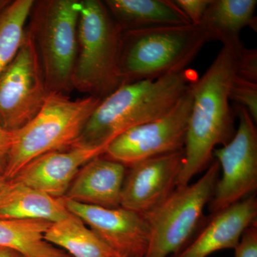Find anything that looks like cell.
I'll use <instances>...</instances> for the list:
<instances>
[{"instance_id":"obj_1","label":"cell","mask_w":257,"mask_h":257,"mask_svg":"<svg viewBox=\"0 0 257 257\" xmlns=\"http://www.w3.org/2000/svg\"><path fill=\"white\" fill-rule=\"evenodd\" d=\"M236 75L234 51L223 45L205 73L193 85L183 167L177 187L187 185L196 175L207 170L214 160L216 147L223 146L234 137L236 130L229 92Z\"/></svg>"},{"instance_id":"obj_17","label":"cell","mask_w":257,"mask_h":257,"mask_svg":"<svg viewBox=\"0 0 257 257\" xmlns=\"http://www.w3.org/2000/svg\"><path fill=\"white\" fill-rule=\"evenodd\" d=\"M104 3L123 32L191 24L172 0H106Z\"/></svg>"},{"instance_id":"obj_28","label":"cell","mask_w":257,"mask_h":257,"mask_svg":"<svg viewBox=\"0 0 257 257\" xmlns=\"http://www.w3.org/2000/svg\"><path fill=\"white\" fill-rule=\"evenodd\" d=\"M8 181L3 175H0V202H1L2 199L4 197Z\"/></svg>"},{"instance_id":"obj_13","label":"cell","mask_w":257,"mask_h":257,"mask_svg":"<svg viewBox=\"0 0 257 257\" xmlns=\"http://www.w3.org/2000/svg\"><path fill=\"white\" fill-rule=\"evenodd\" d=\"M257 219L256 195L207 216L187 246L170 257H208L224 249H234L245 230Z\"/></svg>"},{"instance_id":"obj_2","label":"cell","mask_w":257,"mask_h":257,"mask_svg":"<svg viewBox=\"0 0 257 257\" xmlns=\"http://www.w3.org/2000/svg\"><path fill=\"white\" fill-rule=\"evenodd\" d=\"M198 78L196 71L187 68L155 80L123 84L96 106L74 146L106 150L111 141L130 128L167 114Z\"/></svg>"},{"instance_id":"obj_15","label":"cell","mask_w":257,"mask_h":257,"mask_svg":"<svg viewBox=\"0 0 257 257\" xmlns=\"http://www.w3.org/2000/svg\"><path fill=\"white\" fill-rule=\"evenodd\" d=\"M126 169L105 157H96L79 170L64 198L88 205L120 207Z\"/></svg>"},{"instance_id":"obj_4","label":"cell","mask_w":257,"mask_h":257,"mask_svg":"<svg viewBox=\"0 0 257 257\" xmlns=\"http://www.w3.org/2000/svg\"><path fill=\"white\" fill-rule=\"evenodd\" d=\"M101 101L94 96L73 99L64 93H49L38 114L24 127L13 132L5 178L14 179L25 165L42 155L73 147Z\"/></svg>"},{"instance_id":"obj_5","label":"cell","mask_w":257,"mask_h":257,"mask_svg":"<svg viewBox=\"0 0 257 257\" xmlns=\"http://www.w3.org/2000/svg\"><path fill=\"white\" fill-rule=\"evenodd\" d=\"M207 42L200 25L123 32L121 82L155 80L185 70Z\"/></svg>"},{"instance_id":"obj_25","label":"cell","mask_w":257,"mask_h":257,"mask_svg":"<svg viewBox=\"0 0 257 257\" xmlns=\"http://www.w3.org/2000/svg\"><path fill=\"white\" fill-rule=\"evenodd\" d=\"M234 250V257H257V221L245 230Z\"/></svg>"},{"instance_id":"obj_29","label":"cell","mask_w":257,"mask_h":257,"mask_svg":"<svg viewBox=\"0 0 257 257\" xmlns=\"http://www.w3.org/2000/svg\"><path fill=\"white\" fill-rule=\"evenodd\" d=\"M10 0H0V13L10 4Z\"/></svg>"},{"instance_id":"obj_7","label":"cell","mask_w":257,"mask_h":257,"mask_svg":"<svg viewBox=\"0 0 257 257\" xmlns=\"http://www.w3.org/2000/svg\"><path fill=\"white\" fill-rule=\"evenodd\" d=\"M81 0L35 1L29 30L36 45L49 92L74 90Z\"/></svg>"},{"instance_id":"obj_3","label":"cell","mask_w":257,"mask_h":257,"mask_svg":"<svg viewBox=\"0 0 257 257\" xmlns=\"http://www.w3.org/2000/svg\"><path fill=\"white\" fill-rule=\"evenodd\" d=\"M123 31L104 1L81 0L74 90L101 100L123 85L119 73Z\"/></svg>"},{"instance_id":"obj_12","label":"cell","mask_w":257,"mask_h":257,"mask_svg":"<svg viewBox=\"0 0 257 257\" xmlns=\"http://www.w3.org/2000/svg\"><path fill=\"white\" fill-rule=\"evenodd\" d=\"M184 160L182 150L127 167L120 207L140 214L157 207L177 188Z\"/></svg>"},{"instance_id":"obj_20","label":"cell","mask_w":257,"mask_h":257,"mask_svg":"<svg viewBox=\"0 0 257 257\" xmlns=\"http://www.w3.org/2000/svg\"><path fill=\"white\" fill-rule=\"evenodd\" d=\"M45 239L72 257L116 256L114 251L92 229L72 214L52 223L45 232Z\"/></svg>"},{"instance_id":"obj_19","label":"cell","mask_w":257,"mask_h":257,"mask_svg":"<svg viewBox=\"0 0 257 257\" xmlns=\"http://www.w3.org/2000/svg\"><path fill=\"white\" fill-rule=\"evenodd\" d=\"M51 224L32 219H0V246L13 248L25 257H72L45 240Z\"/></svg>"},{"instance_id":"obj_14","label":"cell","mask_w":257,"mask_h":257,"mask_svg":"<svg viewBox=\"0 0 257 257\" xmlns=\"http://www.w3.org/2000/svg\"><path fill=\"white\" fill-rule=\"evenodd\" d=\"M104 152L102 148L74 146L49 152L29 162L13 179L52 197L63 198L83 166Z\"/></svg>"},{"instance_id":"obj_8","label":"cell","mask_w":257,"mask_h":257,"mask_svg":"<svg viewBox=\"0 0 257 257\" xmlns=\"http://www.w3.org/2000/svg\"><path fill=\"white\" fill-rule=\"evenodd\" d=\"M36 45L28 27L18 53L0 74V126L24 127L41 111L49 94Z\"/></svg>"},{"instance_id":"obj_11","label":"cell","mask_w":257,"mask_h":257,"mask_svg":"<svg viewBox=\"0 0 257 257\" xmlns=\"http://www.w3.org/2000/svg\"><path fill=\"white\" fill-rule=\"evenodd\" d=\"M63 202L67 210L89 225L116 256H145L150 231L143 214L121 207H96L64 197Z\"/></svg>"},{"instance_id":"obj_23","label":"cell","mask_w":257,"mask_h":257,"mask_svg":"<svg viewBox=\"0 0 257 257\" xmlns=\"http://www.w3.org/2000/svg\"><path fill=\"white\" fill-rule=\"evenodd\" d=\"M236 56V76L254 83H257V51L243 46Z\"/></svg>"},{"instance_id":"obj_10","label":"cell","mask_w":257,"mask_h":257,"mask_svg":"<svg viewBox=\"0 0 257 257\" xmlns=\"http://www.w3.org/2000/svg\"><path fill=\"white\" fill-rule=\"evenodd\" d=\"M192 89L162 117L130 128L115 138L107 145L103 156L130 167L184 150L192 111Z\"/></svg>"},{"instance_id":"obj_6","label":"cell","mask_w":257,"mask_h":257,"mask_svg":"<svg viewBox=\"0 0 257 257\" xmlns=\"http://www.w3.org/2000/svg\"><path fill=\"white\" fill-rule=\"evenodd\" d=\"M220 171L214 159L197 182L177 187L164 202L143 214L150 231L144 257H170L189 244L207 220L204 209L214 194Z\"/></svg>"},{"instance_id":"obj_16","label":"cell","mask_w":257,"mask_h":257,"mask_svg":"<svg viewBox=\"0 0 257 257\" xmlns=\"http://www.w3.org/2000/svg\"><path fill=\"white\" fill-rule=\"evenodd\" d=\"M256 0H211L200 25L207 42L220 41L236 52L244 46L240 32L256 27Z\"/></svg>"},{"instance_id":"obj_21","label":"cell","mask_w":257,"mask_h":257,"mask_svg":"<svg viewBox=\"0 0 257 257\" xmlns=\"http://www.w3.org/2000/svg\"><path fill=\"white\" fill-rule=\"evenodd\" d=\"M34 0H15L0 13V74L20 50Z\"/></svg>"},{"instance_id":"obj_24","label":"cell","mask_w":257,"mask_h":257,"mask_svg":"<svg viewBox=\"0 0 257 257\" xmlns=\"http://www.w3.org/2000/svg\"><path fill=\"white\" fill-rule=\"evenodd\" d=\"M192 25H200L211 0H172Z\"/></svg>"},{"instance_id":"obj_27","label":"cell","mask_w":257,"mask_h":257,"mask_svg":"<svg viewBox=\"0 0 257 257\" xmlns=\"http://www.w3.org/2000/svg\"><path fill=\"white\" fill-rule=\"evenodd\" d=\"M0 257H25L13 248L0 246Z\"/></svg>"},{"instance_id":"obj_18","label":"cell","mask_w":257,"mask_h":257,"mask_svg":"<svg viewBox=\"0 0 257 257\" xmlns=\"http://www.w3.org/2000/svg\"><path fill=\"white\" fill-rule=\"evenodd\" d=\"M71 213L63 198H56L28 187L14 179L8 180L0 203V219H32L55 223Z\"/></svg>"},{"instance_id":"obj_22","label":"cell","mask_w":257,"mask_h":257,"mask_svg":"<svg viewBox=\"0 0 257 257\" xmlns=\"http://www.w3.org/2000/svg\"><path fill=\"white\" fill-rule=\"evenodd\" d=\"M229 100L247 110L253 121L257 122V83L235 76L229 92Z\"/></svg>"},{"instance_id":"obj_26","label":"cell","mask_w":257,"mask_h":257,"mask_svg":"<svg viewBox=\"0 0 257 257\" xmlns=\"http://www.w3.org/2000/svg\"><path fill=\"white\" fill-rule=\"evenodd\" d=\"M13 141V132L5 130L0 126V175H4L7 160Z\"/></svg>"},{"instance_id":"obj_30","label":"cell","mask_w":257,"mask_h":257,"mask_svg":"<svg viewBox=\"0 0 257 257\" xmlns=\"http://www.w3.org/2000/svg\"><path fill=\"white\" fill-rule=\"evenodd\" d=\"M114 257H131V256H116Z\"/></svg>"},{"instance_id":"obj_9","label":"cell","mask_w":257,"mask_h":257,"mask_svg":"<svg viewBox=\"0 0 257 257\" xmlns=\"http://www.w3.org/2000/svg\"><path fill=\"white\" fill-rule=\"evenodd\" d=\"M239 126L232 139L213 152L219 162L221 177L208 204L210 214H216L254 194L257 189L256 123L243 106H236Z\"/></svg>"}]
</instances>
